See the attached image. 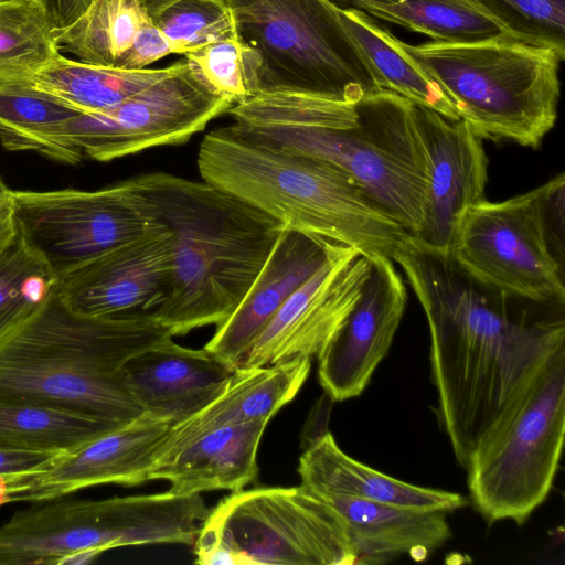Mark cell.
Wrapping results in <instances>:
<instances>
[{
    "label": "cell",
    "mask_w": 565,
    "mask_h": 565,
    "mask_svg": "<svg viewBox=\"0 0 565 565\" xmlns=\"http://www.w3.org/2000/svg\"><path fill=\"white\" fill-rule=\"evenodd\" d=\"M318 499L333 508L348 525L358 564H384L405 554L424 561L451 537L448 513L444 511L344 497Z\"/></svg>",
    "instance_id": "cell-24"
},
{
    "label": "cell",
    "mask_w": 565,
    "mask_h": 565,
    "mask_svg": "<svg viewBox=\"0 0 565 565\" xmlns=\"http://www.w3.org/2000/svg\"><path fill=\"white\" fill-rule=\"evenodd\" d=\"M58 276L18 234L0 248V340L56 290Z\"/></svg>",
    "instance_id": "cell-32"
},
{
    "label": "cell",
    "mask_w": 565,
    "mask_h": 565,
    "mask_svg": "<svg viewBox=\"0 0 565 565\" xmlns=\"http://www.w3.org/2000/svg\"><path fill=\"white\" fill-rule=\"evenodd\" d=\"M399 44L481 139L536 149L554 127L565 57L555 49L509 35Z\"/></svg>",
    "instance_id": "cell-6"
},
{
    "label": "cell",
    "mask_w": 565,
    "mask_h": 565,
    "mask_svg": "<svg viewBox=\"0 0 565 565\" xmlns=\"http://www.w3.org/2000/svg\"><path fill=\"white\" fill-rule=\"evenodd\" d=\"M54 32L71 25L94 0H39Z\"/></svg>",
    "instance_id": "cell-38"
},
{
    "label": "cell",
    "mask_w": 565,
    "mask_h": 565,
    "mask_svg": "<svg viewBox=\"0 0 565 565\" xmlns=\"http://www.w3.org/2000/svg\"><path fill=\"white\" fill-rule=\"evenodd\" d=\"M268 422L217 427L158 463L149 480H167L179 494L238 491L258 476L257 451Z\"/></svg>",
    "instance_id": "cell-23"
},
{
    "label": "cell",
    "mask_w": 565,
    "mask_h": 565,
    "mask_svg": "<svg viewBox=\"0 0 565 565\" xmlns=\"http://www.w3.org/2000/svg\"><path fill=\"white\" fill-rule=\"evenodd\" d=\"M252 96L295 93L358 103L379 90L331 0H226Z\"/></svg>",
    "instance_id": "cell-7"
},
{
    "label": "cell",
    "mask_w": 565,
    "mask_h": 565,
    "mask_svg": "<svg viewBox=\"0 0 565 565\" xmlns=\"http://www.w3.org/2000/svg\"><path fill=\"white\" fill-rule=\"evenodd\" d=\"M335 244L285 227L244 298L216 326L204 349L231 369L238 367L275 313L326 262Z\"/></svg>",
    "instance_id": "cell-19"
},
{
    "label": "cell",
    "mask_w": 565,
    "mask_h": 565,
    "mask_svg": "<svg viewBox=\"0 0 565 565\" xmlns=\"http://www.w3.org/2000/svg\"><path fill=\"white\" fill-rule=\"evenodd\" d=\"M201 179L298 231L393 258L411 234L350 174L324 160L249 137L232 125L207 132Z\"/></svg>",
    "instance_id": "cell-5"
},
{
    "label": "cell",
    "mask_w": 565,
    "mask_h": 565,
    "mask_svg": "<svg viewBox=\"0 0 565 565\" xmlns=\"http://www.w3.org/2000/svg\"><path fill=\"white\" fill-rule=\"evenodd\" d=\"M169 54H172V49L167 38L149 19L139 29L121 68L142 70Z\"/></svg>",
    "instance_id": "cell-36"
},
{
    "label": "cell",
    "mask_w": 565,
    "mask_h": 565,
    "mask_svg": "<svg viewBox=\"0 0 565 565\" xmlns=\"http://www.w3.org/2000/svg\"><path fill=\"white\" fill-rule=\"evenodd\" d=\"M170 338L150 313L86 316L67 307L55 290L0 340V399L128 423L145 412L121 367Z\"/></svg>",
    "instance_id": "cell-4"
},
{
    "label": "cell",
    "mask_w": 565,
    "mask_h": 565,
    "mask_svg": "<svg viewBox=\"0 0 565 565\" xmlns=\"http://www.w3.org/2000/svg\"><path fill=\"white\" fill-rule=\"evenodd\" d=\"M238 131L350 174L412 236L420 228L428 168L413 103L379 89L349 103L256 94L226 111Z\"/></svg>",
    "instance_id": "cell-2"
},
{
    "label": "cell",
    "mask_w": 565,
    "mask_h": 565,
    "mask_svg": "<svg viewBox=\"0 0 565 565\" xmlns=\"http://www.w3.org/2000/svg\"><path fill=\"white\" fill-rule=\"evenodd\" d=\"M234 370L204 348H185L170 338L131 356L121 374L143 412L173 425L211 403Z\"/></svg>",
    "instance_id": "cell-20"
},
{
    "label": "cell",
    "mask_w": 565,
    "mask_h": 565,
    "mask_svg": "<svg viewBox=\"0 0 565 565\" xmlns=\"http://www.w3.org/2000/svg\"><path fill=\"white\" fill-rule=\"evenodd\" d=\"M60 54L39 0H0V84H30Z\"/></svg>",
    "instance_id": "cell-31"
},
{
    "label": "cell",
    "mask_w": 565,
    "mask_h": 565,
    "mask_svg": "<svg viewBox=\"0 0 565 565\" xmlns=\"http://www.w3.org/2000/svg\"><path fill=\"white\" fill-rule=\"evenodd\" d=\"M209 511L200 494L170 490L43 504L0 526V565L79 564L117 547L190 545Z\"/></svg>",
    "instance_id": "cell-8"
},
{
    "label": "cell",
    "mask_w": 565,
    "mask_h": 565,
    "mask_svg": "<svg viewBox=\"0 0 565 565\" xmlns=\"http://www.w3.org/2000/svg\"><path fill=\"white\" fill-rule=\"evenodd\" d=\"M169 267V233L150 221L140 236L60 276L56 290L67 307L86 316L150 313L162 299Z\"/></svg>",
    "instance_id": "cell-18"
},
{
    "label": "cell",
    "mask_w": 565,
    "mask_h": 565,
    "mask_svg": "<svg viewBox=\"0 0 565 565\" xmlns=\"http://www.w3.org/2000/svg\"><path fill=\"white\" fill-rule=\"evenodd\" d=\"M428 168L426 200L417 243L449 254L461 214L484 200L488 158L482 140L468 124L450 120L413 103Z\"/></svg>",
    "instance_id": "cell-17"
},
{
    "label": "cell",
    "mask_w": 565,
    "mask_h": 565,
    "mask_svg": "<svg viewBox=\"0 0 565 565\" xmlns=\"http://www.w3.org/2000/svg\"><path fill=\"white\" fill-rule=\"evenodd\" d=\"M17 234L60 277L150 226L128 180L85 191L11 190Z\"/></svg>",
    "instance_id": "cell-13"
},
{
    "label": "cell",
    "mask_w": 565,
    "mask_h": 565,
    "mask_svg": "<svg viewBox=\"0 0 565 565\" xmlns=\"http://www.w3.org/2000/svg\"><path fill=\"white\" fill-rule=\"evenodd\" d=\"M509 35L565 54V0H466Z\"/></svg>",
    "instance_id": "cell-34"
},
{
    "label": "cell",
    "mask_w": 565,
    "mask_h": 565,
    "mask_svg": "<svg viewBox=\"0 0 565 565\" xmlns=\"http://www.w3.org/2000/svg\"><path fill=\"white\" fill-rule=\"evenodd\" d=\"M17 235L10 200L0 205V248Z\"/></svg>",
    "instance_id": "cell-39"
},
{
    "label": "cell",
    "mask_w": 565,
    "mask_h": 565,
    "mask_svg": "<svg viewBox=\"0 0 565 565\" xmlns=\"http://www.w3.org/2000/svg\"><path fill=\"white\" fill-rule=\"evenodd\" d=\"M153 23L167 38L172 54H186L206 44L237 39L226 0H177Z\"/></svg>",
    "instance_id": "cell-33"
},
{
    "label": "cell",
    "mask_w": 565,
    "mask_h": 565,
    "mask_svg": "<svg viewBox=\"0 0 565 565\" xmlns=\"http://www.w3.org/2000/svg\"><path fill=\"white\" fill-rule=\"evenodd\" d=\"M427 319L437 419L466 468L479 439L531 377L565 350V303H543L486 286L449 254L412 236L393 258Z\"/></svg>",
    "instance_id": "cell-1"
},
{
    "label": "cell",
    "mask_w": 565,
    "mask_h": 565,
    "mask_svg": "<svg viewBox=\"0 0 565 565\" xmlns=\"http://www.w3.org/2000/svg\"><path fill=\"white\" fill-rule=\"evenodd\" d=\"M11 190L7 186L3 179L0 175V205L10 200Z\"/></svg>",
    "instance_id": "cell-42"
},
{
    "label": "cell",
    "mask_w": 565,
    "mask_h": 565,
    "mask_svg": "<svg viewBox=\"0 0 565 565\" xmlns=\"http://www.w3.org/2000/svg\"><path fill=\"white\" fill-rule=\"evenodd\" d=\"M332 2H334L335 0H331ZM339 2H337L335 4L339 6L340 2L341 3H345L347 7L344 8H352L356 2H361V1H367V2H379V3H395V2H399L401 0H338Z\"/></svg>",
    "instance_id": "cell-41"
},
{
    "label": "cell",
    "mask_w": 565,
    "mask_h": 565,
    "mask_svg": "<svg viewBox=\"0 0 565 565\" xmlns=\"http://www.w3.org/2000/svg\"><path fill=\"white\" fill-rule=\"evenodd\" d=\"M171 425L145 412L81 447L61 452L43 469L7 481L2 502L50 501L93 486L149 481Z\"/></svg>",
    "instance_id": "cell-15"
},
{
    "label": "cell",
    "mask_w": 565,
    "mask_h": 565,
    "mask_svg": "<svg viewBox=\"0 0 565 565\" xmlns=\"http://www.w3.org/2000/svg\"><path fill=\"white\" fill-rule=\"evenodd\" d=\"M128 183L146 218L162 225L170 237L164 294L150 315L172 337L224 322L285 226L204 180L151 172Z\"/></svg>",
    "instance_id": "cell-3"
},
{
    "label": "cell",
    "mask_w": 565,
    "mask_h": 565,
    "mask_svg": "<svg viewBox=\"0 0 565 565\" xmlns=\"http://www.w3.org/2000/svg\"><path fill=\"white\" fill-rule=\"evenodd\" d=\"M370 275L350 315L317 355L318 380L337 402L358 397L388 353L407 291L392 258L372 257Z\"/></svg>",
    "instance_id": "cell-16"
},
{
    "label": "cell",
    "mask_w": 565,
    "mask_h": 565,
    "mask_svg": "<svg viewBox=\"0 0 565 565\" xmlns=\"http://www.w3.org/2000/svg\"><path fill=\"white\" fill-rule=\"evenodd\" d=\"M60 454L0 447V481L41 470Z\"/></svg>",
    "instance_id": "cell-37"
},
{
    "label": "cell",
    "mask_w": 565,
    "mask_h": 565,
    "mask_svg": "<svg viewBox=\"0 0 565 565\" xmlns=\"http://www.w3.org/2000/svg\"><path fill=\"white\" fill-rule=\"evenodd\" d=\"M149 19L139 0H94L54 35L60 51L81 62L121 68L139 29Z\"/></svg>",
    "instance_id": "cell-28"
},
{
    "label": "cell",
    "mask_w": 565,
    "mask_h": 565,
    "mask_svg": "<svg viewBox=\"0 0 565 565\" xmlns=\"http://www.w3.org/2000/svg\"><path fill=\"white\" fill-rule=\"evenodd\" d=\"M565 436V350L531 377L479 439L467 466L470 501L492 524L522 525L553 487Z\"/></svg>",
    "instance_id": "cell-9"
},
{
    "label": "cell",
    "mask_w": 565,
    "mask_h": 565,
    "mask_svg": "<svg viewBox=\"0 0 565 565\" xmlns=\"http://www.w3.org/2000/svg\"><path fill=\"white\" fill-rule=\"evenodd\" d=\"M126 423L40 404L0 399V447L71 451Z\"/></svg>",
    "instance_id": "cell-27"
},
{
    "label": "cell",
    "mask_w": 565,
    "mask_h": 565,
    "mask_svg": "<svg viewBox=\"0 0 565 565\" xmlns=\"http://www.w3.org/2000/svg\"><path fill=\"white\" fill-rule=\"evenodd\" d=\"M337 12L380 89L396 93L450 120L460 119L451 100L406 54L399 39L382 29L363 10L337 6Z\"/></svg>",
    "instance_id": "cell-25"
},
{
    "label": "cell",
    "mask_w": 565,
    "mask_h": 565,
    "mask_svg": "<svg viewBox=\"0 0 565 565\" xmlns=\"http://www.w3.org/2000/svg\"><path fill=\"white\" fill-rule=\"evenodd\" d=\"M184 60L212 92L233 104L252 96L244 47L237 39L206 44L184 54Z\"/></svg>",
    "instance_id": "cell-35"
},
{
    "label": "cell",
    "mask_w": 565,
    "mask_h": 565,
    "mask_svg": "<svg viewBox=\"0 0 565 565\" xmlns=\"http://www.w3.org/2000/svg\"><path fill=\"white\" fill-rule=\"evenodd\" d=\"M233 105L212 92L184 61L168 75L119 105L78 113L50 131L51 140L76 160L96 161L188 142Z\"/></svg>",
    "instance_id": "cell-12"
},
{
    "label": "cell",
    "mask_w": 565,
    "mask_h": 565,
    "mask_svg": "<svg viewBox=\"0 0 565 565\" xmlns=\"http://www.w3.org/2000/svg\"><path fill=\"white\" fill-rule=\"evenodd\" d=\"M151 20L157 17L166 7L177 0H139Z\"/></svg>",
    "instance_id": "cell-40"
},
{
    "label": "cell",
    "mask_w": 565,
    "mask_h": 565,
    "mask_svg": "<svg viewBox=\"0 0 565 565\" xmlns=\"http://www.w3.org/2000/svg\"><path fill=\"white\" fill-rule=\"evenodd\" d=\"M310 367V358L302 355L264 366L236 367L211 403L170 426L153 467L200 435L217 427L269 422L294 399L306 382Z\"/></svg>",
    "instance_id": "cell-21"
},
{
    "label": "cell",
    "mask_w": 565,
    "mask_h": 565,
    "mask_svg": "<svg viewBox=\"0 0 565 565\" xmlns=\"http://www.w3.org/2000/svg\"><path fill=\"white\" fill-rule=\"evenodd\" d=\"M297 472L300 486L318 498L344 497L446 513L469 504L460 493L407 483L358 461L329 431L310 443Z\"/></svg>",
    "instance_id": "cell-22"
},
{
    "label": "cell",
    "mask_w": 565,
    "mask_h": 565,
    "mask_svg": "<svg viewBox=\"0 0 565 565\" xmlns=\"http://www.w3.org/2000/svg\"><path fill=\"white\" fill-rule=\"evenodd\" d=\"M370 260L335 244L326 262L284 302L239 366H264L318 355L355 306L370 275Z\"/></svg>",
    "instance_id": "cell-14"
},
{
    "label": "cell",
    "mask_w": 565,
    "mask_h": 565,
    "mask_svg": "<svg viewBox=\"0 0 565 565\" xmlns=\"http://www.w3.org/2000/svg\"><path fill=\"white\" fill-rule=\"evenodd\" d=\"M192 545L201 565H353L359 557L343 519L301 486L232 491Z\"/></svg>",
    "instance_id": "cell-11"
},
{
    "label": "cell",
    "mask_w": 565,
    "mask_h": 565,
    "mask_svg": "<svg viewBox=\"0 0 565 565\" xmlns=\"http://www.w3.org/2000/svg\"><path fill=\"white\" fill-rule=\"evenodd\" d=\"M352 8L428 35L436 42L468 43L509 35L497 22L465 0L361 1Z\"/></svg>",
    "instance_id": "cell-30"
},
{
    "label": "cell",
    "mask_w": 565,
    "mask_h": 565,
    "mask_svg": "<svg viewBox=\"0 0 565 565\" xmlns=\"http://www.w3.org/2000/svg\"><path fill=\"white\" fill-rule=\"evenodd\" d=\"M74 107L31 84H0V145L73 164L50 138L55 126L77 115Z\"/></svg>",
    "instance_id": "cell-29"
},
{
    "label": "cell",
    "mask_w": 565,
    "mask_h": 565,
    "mask_svg": "<svg viewBox=\"0 0 565 565\" xmlns=\"http://www.w3.org/2000/svg\"><path fill=\"white\" fill-rule=\"evenodd\" d=\"M564 194V184L551 179L511 199L468 207L450 257L486 286L534 302L565 303Z\"/></svg>",
    "instance_id": "cell-10"
},
{
    "label": "cell",
    "mask_w": 565,
    "mask_h": 565,
    "mask_svg": "<svg viewBox=\"0 0 565 565\" xmlns=\"http://www.w3.org/2000/svg\"><path fill=\"white\" fill-rule=\"evenodd\" d=\"M162 68L125 70L71 60L60 54L30 83L81 113L113 108L170 73Z\"/></svg>",
    "instance_id": "cell-26"
}]
</instances>
